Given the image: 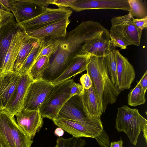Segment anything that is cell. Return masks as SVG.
<instances>
[{
  "instance_id": "5b68a950",
  "label": "cell",
  "mask_w": 147,
  "mask_h": 147,
  "mask_svg": "<svg viewBox=\"0 0 147 147\" xmlns=\"http://www.w3.org/2000/svg\"><path fill=\"white\" fill-rule=\"evenodd\" d=\"M73 81L70 79L54 85L39 110L43 118L53 120L57 117L62 107L71 97L70 86Z\"/></svg>"
},
{
  "instance_id": "4316f807",
  "label": "cell",
  "mask_w": 147,
  "mask_h": 147,
  "mask_svg": "<svg viewBox=\"0 0 147 147\" xmlns=\"http://www.w3.org/2000/svg\"><path fill=\"white\" fill-rule=\"evenodd\" d=\"M129 13L132 17L140 19L147 16V3L146 0H128Z\"/></svg>"
},
{
  "instance_id": "74e56055",
  "label": "cell",
  "mask_w": 147,
  "mask_h": 147,
  "mask_svg": "<svg viewBox=\"0 0 147 147\" xmlns=\"http://www.w3.org/2000/svg\"><path fill=\"white\" fill-rule=\"evenodd\" d=\"M32 3L42 7H46L51 4L53 0H28Z\"/></svg>"
},
{
  "instance_id": "ab89813d",
  "label": "cell",
  "mask_w": 147,
  "mask_h": 147,
  "mask_svg": "<svg viewBox=\"0 0 147 147\" xmlns=\"http://www.w3.org/2000/svg\"><path fill=\"white\" fill-rule=\"evenodd\" d=\"M5 74L1 73L0 74V95L3 84L4 78ZM3 108V107L0 98V111Z\"/></svg>"
},
{
  "instance_id": "60d3db41",
  "label": "cell",
  "mask_w": 147,
  "mask_h": 147,
  "mask_svg": "<svg viewBox=\"0 0 147 147\" xmlns=\"http://www.w3.org/2000/svg\"><path fill=\"white\" fill-rule=\"evenodd\" d=\"M123 141L121 139L120 140L117 141L111 142L110 147H123Z\"/></svg>"
},
{
  "instance_id": "4fadbf2b",
  "label": "cell",
  "mask_w": 147,
  "mask_h": 147,
  "mask_svg": "<svg viewBox=\"0 0 147 147\" xmlns=\"http://www.w3.org/2000/svg\"><path fill=\"white\" fill-rule=\"evenodd\" d=\"M15 116L17 123L24 131L32 139L42 128L43 117L39 111L22 109Z\"/></svg>"
},
{
  "instance_id": "44dd1931",
  "label": "cell",
  "mask_w": 147,
  "mask_h": 147,
  "mask_svg": "<svg viewBox=\"0 0 147 147\" xmlns=\"http://www.w3.org/2000/svg\"><path fill=\"white\" fill-rule=\"evenodd\" d=\"M15 3L20 22L36 17L43 12L46 8L38 6L28 0H15Z\"/></svg>"
},
{
  "instance_id": "cb8c5ba5",
  "label": "cell",
  "mask_w": 147,
  "mask_h": 147,
  "mask_svg": "<svg viewBox=\"0 0 147 147\" xmlns=\"http://www.w3.org/2000/svg\"><path fill=\"white\" fill-rule=\"evenodd\" d=\"M50 58L42 56L33 64L28 73L33 81L42 79L44 72L50 65Z\"/></svg>"
},
{
  "instance_id": "9c48e42d",
  "label": "cell",
  "mask_w": 147,
  "mask_h": 147,
  "mask_svg": "<svg viewBox=\"0 0 147 147\" xmlns=\"http://www.w3.org/2000/svg\"><path fill=\"white\" fill-rule=\"evenodd\" d=\"M53 86L51 82L42 79L33 81L25 95L22 109L39 111Z\"/></svg>"
},
{
  "instance_id": "d4e9b609",
  "label": "cell",
  "mask_w": 147,
  "mask_h": 147,
  "mask_svg": "<svg viewBox=\"0 0 147 147\" xmlns=\"http://www.w3.org/2000/svg\"><path fill=\"white\" fill-rule=\"evenodd\" d=\"M59 43V38L47 37L45 38L42 41V48L37 56L35 63L39 59L43 56H46L50 58L58 50Z\"/></svg>"
},
{
  "instance_id": "6da1fadb",
  "label": "cell",
  "mask_w": 147,
  "mask_h": 147,
  "mask_svg": "<svg viewBox=\"0 0 147 147\" xmlns=\"http://www.w3.org/2000/svg\"><path fill=\"white\" fill-rule=\"evenodd\" d=\"M107 29L97 22L92 20L82 22L74 29L59 38L58 50L49 67L44 72L42 79L52 82L64 71L88 40Z\"/></svg>"
},
{
  "instance_id": "277c9868",
  "label": "cell",
  "mask_w": 147,
  "mask_h": 147,
  "mask_svg": "<svg viewBox=\"0 0 147 147\" xmlns=\"http://www.w3.org/2000/svg\"><path fill=\"white\" fill-rule=\"evenodd\" d=\"M147 122L138 109H131L125 105L118 108L115 127L118 131L124 132L131 143L136 145L142 128Z\"/></svg>"
},
{
  "instance_id": "d6a6232c",
  "label": "cell",
  "mask_w": 147,
  "mask_h": 147,
  "mask_svg": "<svg viewBox=\"0 0 147 147\" xmlns=\"http://www.w3.org/2000/svg\"><path fill=\"white\" fill-rule=\"evenodd\" d=\"M84 88L82 86L77 83L73 81L70 86V94L71 96L75 95H82L83 92Z\"/></svg>"
},
{
  "instance_id": "f35d334b",
  "label": "cell",
  "mask_w": 147,
  "mask_h": 147,
  "mask_svg": "<svg viewBox=\"0 0 147 147\" xmlns=\"http://www.w3.org/2000/svg\"><path fill=\"white\" fill-rule=\"evenodd\" d=\"M138 83L140 84L142 87L146 92L147 88V71L146 70L143 76Z\"/></svg>"
},
{
  "instance_id": "836d02e7",
  "label": "cell",
  "mask_w": 147,
  "mask_h": 147,
  "mask_svg": "<svg viewBox=\"0 0 147 147\" xmlns=\"http://www.w3.org/2000/svg\"><path fill=\"white\" fill-rule=\"evenodd\" d=\"M77 0H53L51 4L56 5L59 7H70Z\"/></svg>"
},
{
  "instance_id": "b9f144b4",
  "label": "cell",
  "mask_w": 147,
  "mask_h": 147,
  "mask_svg": "<svg viewBox=\"0 0 147 147\" xmlns=\"http://www.w3.org/2000/svg\"><path fill=\"white\" fill-rule=\"evenodd\" d=\"M54 133L55 135L60 137L64 135V131L62 129L58 127L55 129Z\"/></svg>"
},
{
  "instance_id": "e575fe53",
  "label": "cell",
  "mask_w": 147,
  "mask_h": 147,
  "mask_svg": "<svg viewBox=\"0 0 147 147\" xmlns=\"http://www.w3.org/2000/svg\"><path fill=\"white\" fill-rule=\"evenodd\" d=\"M80 80L81 85L84 89H89L92 85V83L91 79L87 73L82 75Z\"/></svg>"
},
{
  "instance_id": "d6986e66",
  "label": "cell",
  "mask_w": 147,
  "mask_h": 147,
  "mask_svg": "<svg viewBox=\"0 0 147 147\" xmlns=\"http://www.w3.org/2000/svg\"><path fill=\"white\" fill-rule=\"evenodd\" d=\"M89 54L76 55L62 74L51 82L55 85L86 70L90 57Z\"/></svg>"
},
{
  "instance_id": "7402d4cb",
  "label": "cell",
  "mask_w": 147,
  "mask_h": 147,
  "mask_svg": "<svg viewBox=\"0 0 147 147\" xmlns=\"http://www.w3.org/2000/svg\"><path fill=\"white\" fill-rule=\"evenodd\" d=\"M21 76L17 72L12 71L5 74L0 95L3 108L7 103L16 89Z\"/></svg>"
},
{
  "instance_id": "1f68e13d",
  "label": "cell",
  "mask_w": 147,
  "mask_h": 147,
  "mask_svg": "<svg viewBox=\"0 0 147 147\" xmlns=\"http://www.w3.org/2000/svg\"><path fill=\"white\" fill-rule=\"evenodd\" d=\"M95 139L101 147H109L110 146L109 138L103 129Z\"/></svg>"
},
{
  "instance_id": "603a6c76",
  "label": "cell",
  "mask_w": 147,
  "mask_h": 147,
  "mask_svg": "<svg viewBox=\"0 0 147 147\" xmlns=\"http://www.w3.org/2000/svg\"><path fill=\"white\" fill-rule=\"evenodd\" d=\"M38 40L26 34L22 47L14 63L13 71L18 72L35 44Z\"/></svg>"
},
{
  "instance_id": "d590c367",
  "label": "cell",
  "mask_w": 147,
  "mask_h": 147,
  "mask_svg": "<svg viewBox=\"0 0 147 147\" xmlns=\"http://www.w3.org/2000/svg\"><path fill=\"white\" fill-rule=\"evenodd\" d=\"M133 22L138 29L142 31L144 28L147 27V16L140 19L134 18L133 19Z\"/></svg>"
},
{
  "instance_id": "7bdbcfd3",
  "label": "cell",
  "mask_w": 147,
  "mask_h": 147,
  "mask_svg": "<svg viewBox=\"0 0 147 147\" xmlns=\"http://www.w3.org/2000/svg\"><path fill=\"white\" fill-rule=\"evenodd\" d=\"M143 133V136L145 139L146 142L147 144V122H146L144 125L142 130Z\"/></svg>"
},
{
  "instance_id": "f546056e",
  "label": "cell",
  "mask_w": 147,
  "mask_h": 147,
  "mask_svg": "<svg viewBox=\"0 0 147 147\" xmlns=\"http://www.w3.org/2000/svg\"><path fill=\"white\" fill-rule=\"evenodd\" d=\"M86 144L85 140L81 137L73 136L68 138L62 137L57 138L54 147H83Z\"/></svg>"
},
{
  "instance_id": "30bf717a",
  "label": "cell",
  "mask_w": 147,
  "mask_h": 147,
  "mask_svg": "<svg viewBox=\"0 0 147 147\" xmlns=\"http://www.w3.org/2000/svg\"><path fill=\"white\" fill-rule=\"evenodd\" d=\"M56 118L86 123L95 118L88 116L83 105L80 95H77L68 99L60 111Z\"/></svg>"
},
{
  "instance_id": "484cf974",
  "label": "cell",
  "mask_w": 147,
  "mask_h": 147,
  "mask_svg": "<svg viewBox=\"0 0 147 147\" xmlns=\"http://www.w3.org/2000/svg\"><path fill=\"white\" fill-rule=\"evenodd\" d=\"M42 47V41L38 40L34 45L30 53L20 68L18 73L21 76L28 73L35 62Z\"/></svg>"
},
{
  "instance_id": "ac0fdd59",
  "label": "cell",
  "mask_w": 147,
  "mask_h": 147,
  "mask_svg": "<svg viewBox=\"0 0 147 147\" xmlns=\"http://www.w3.org/2000/svg\"><path fill=\"white\" fill-rule=\"evenodd\" d=\"M17 24L14 15H13L0 24V70L3 65L12 36L18 30Z\"/></svg>"
},
{
  "instance_id": "8992f818",
  "label": "cell",
  "mask_w": 147,
  "mask_h": 147,
  "mask_svg": "<svg viewBox=\"0 0 147 147\" xmlns=\"http://www.w3.org/2000/svg\"><path fill=\"white\" fill-rule=\"evenodd\" d=\"M132 17L129 13L115 16L111 20L110 34L123 41L127 46H139L142 31L138 29L133 22Z\"/></svg>"
},
{
  "instance_id": "52a82bcc",
  "label": "cell",
  "mask_w": 147,
  "mask_h": 147,
  "mask_svg": "<svg viewBox=\"0 0 147 147\" xmlns=\"http://www.w3.org/2000/svg\"><path fill=\"white\" fill-rule=\"evenodd\" d=\"M52 120L56 125L76 137L95 138L103 129L100 118H94L86 123L59 118Z\"/></svg>"
},
{
  "instance_id": "3957f363",
  "label": "cell",
  "mask_w": 147,
  "mask_h": 147,
  "mask_svg": "<svg viewBox=\"0 0 147 147\" xmlns=\"http://www.w3.org/2000/svg\"><path fill=\"white\" fill-rule=\"evenodd\" d=\"M33 142L18 125L14 116L3 108L0 111L1 147H31Z\"/></svg>"
},
{
  "instance_id": "f6af8a7d",
  "label": "cell",
  "mask_w": 147,
  "mask_h": 147,
  "mask_svg": "<svg viewBox=\"0 0 147 147\" xmlns=\"http://www.w3.org/2000/svg\"><path fill=\"white\" fill-rule=\"evenodd\" d=\"M0 147H1L0 146Z\"/></svg>"
},
{
  "instance_id": "7c38bea8",
  "label": "cell",
  "mask_w": 147,
  "mask_h": 147,
  "mask_svg": "<svg viewBox=\"0 0 147 147\" xmlns=\"http://www.w3.org/2000/svg\"><path fill=\"white\" fill-rule=\"evenodd\" d=\"M70 23L69 18L37 29L24 30L25 34L41 42L47 37L59 38L65 37Z\"/></svg>"
},
{
  "instance_id": "5bb4252c",
  "label": "cell",
  "mask_w": 147,
  "mask_h": 147,
  "mask_svg": "<svg viewBox=\"0 0 147 147\" xmlns=\"http://www.w3.org/2000/svg\"><path fill=\"white\" fill-rule=\"evenodd\" d=\"M115 54L117 64V87L121 91L129 89L135 77L134 67L119 51L115 49Z\"/></svg>"
},
{
  "instance_id": "2e32d148",
  "label": "cell",
  "mask_w": 147,
  "mask_h": 147,
  "mask_svg": "<svg viewBox=\"0 0 147 147\" xmlns=\"http://www.w3.org/2000/svg\"><path fill=\"white\" fill-rule=\"evenodd\" d=\"M33 81L28 73L21 76L16 89L3 108L14 116L20 112L23 109L24 100L28 88Z\"/></svg>"
},
{
  "instance_id": "ffe728a7",
  "label": "cell",
  "mask_w": 147,
  "mask_h": 147,
  "mask_svg": "<svg viewBox=\"0 0 147 147\" xmlns=\"http://www.w3.org/2000/svg\"><path fill=\"white\" fill-rule=\"evenodd\" d=\"M80 96L83 105L88 116L90 117L100 118L102 113L92 85L89 89H84L83 93Z\"/></svg>"
},
{
  "instance_id": "4dcf8cb0",
  "label": "cell",
  "mask_w": 147,
  "mask_h": 147,
  "mask_svg": "<svg viewBox=\"0 0 147 147\" xmlns=\"http://www.w3.org/2000/svg\"><path fill=\"white\" fill-rule=\"evenodd\" d=\"M0 5L4 10L10 12L13 15L17 23L20 22L18 15L15 3V0H0Z\"/></svg>"
},
{
  "instance_id": "8d00e7d4",
  "label": "cell",
  "mask_w": 147,
  "mask_h": 147,
  "mask_svg": "<svg viewBox=\"0 0 147 147\" xmlns=\"http://www.w3.org/2000/svg\"><path fill=\"white\" fill-rule=\"evenodd\" d=\"M111 42L115 47H118L121 49H126L127 45L125 42L121 39L113 36L110 34Z\"/></svg>"
},
{
  "instance_id": "ee69618b",
  "label": "cell",
  "mask_w": 147,
  "mask_h": 147,
  "mask_svg": "<svg viewBox=\"0 0 147 147\" xmlns=\"http://www.w3.org/2000/svg\"><path fill=\"white\" fill-rule=\"evenodd\" d=\"M1 73V72H0V74Z\"/></svg>"
},
{
  "instance_id": "7a4b0ae2",
  "label": "cell",
  "mask_w": 147,
  "mask_h": 147,
  "mask_svg": "<svg viewBox=\"0 0 147 147\" xmlns=\"http://www.w3.org/2000/svg\"><path fill=\"white\" fill-rule=\"evenodd\" d=\"M86 70L92 81L100 109L102 113L109 105L116 102L121 92L110 79L107 70L106 55H91Z\"/></svg>"
},
{
  "instance_id": "8fae6325",
  "label": "cell",
  "mask_w": 147,
  "mask_h": 147,
  "mask_svg": "<svg viewBox=\"0 0 147 147\" xmlns=\"http://www.w3.org/2000/svg\"><path fill=\"white\" fill-rule=\"evenodd\" d=\"M115 48L111 42L110 32L106 29L88 41L82 48L79 54L105 56Z\"/></svg>"
},
{
  "instance_id": "f1b7e54d",
  "label": "cell",
  "mask_w": 147,
  "mask_h": 147,
  "mask_svg": "<svg viewBox=\"0 0 147 147\" xmlns=\"http://www.w3.org/2000/svg\"><path fill=\"white\" fill-rule=\"evenodd\" d=\"M115 49L110 51L106 55L107 70L110 79L117 87V64L115 56Z\"/></svg>"
},
{
  "instance_id": "83f0119b",
  "label": "cell",
  "mask_w": 147,
  "mask_h": 147,
  "mask_svg": "<svg viewBox=\"0 0 147 147\" xmlns=\"http://www.w3.org/2000/svg\"><path fill=\"white\" fill-rule=\"evenodd\" d=\"M146 92L138 83L136 87L129 94L127 97L128 104L134 107L145 103Z\"/></svg>"
},
{
  "instance_id": "ba28073f",
  "label": "cell",
  "mask_w": 147,
  "mask_h": 147,
  "mask_svg": "<svg viewBox=\"0 0 147 147\" xmlns=\"http://www.w3.org/2000/svg\"><path fill=\"white\" fill-rule=\"evenodd\" d=\"M72 13V10L67 7H46L45 11L36 17L17 23V27L18 29L23 30L38 29L69 18Z\"/></svg>"
},
{
  "instance_id": "e0dca14e",
  "label": "cell",
  "mask_w": 147,
  "mask_h": 147,
  "mask_svg": "<svg viewBox=\"0 0 147 147\" xmlns=\"http://www.w3.org/2000/svg\"><path fill=\"white\" fill-rule=\"evenodd\" d=\"M26 34L23 30L18 29L12 36L8 49L0 71L5 74L13 71L14 64L22 47Z\"/></svg>"
},
{
  "instance_id": "9a60e30c",
  "label": "cell",
  "mask_w": 147,
  "mask_h": 147,
  "mask_svg": "<svg viewBox=\"0 0 147 147\" xmlns=\"http://www.w3.org/2000/svg\"><path fill=\"white\" fill-rule=\"evenodd\" d=\"M77 12L98 9H120L129 11L128 0H77L70 7Z\"/></svg>"
}]
</instances>
